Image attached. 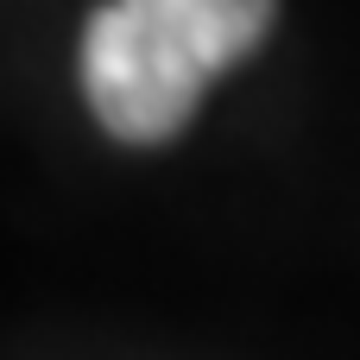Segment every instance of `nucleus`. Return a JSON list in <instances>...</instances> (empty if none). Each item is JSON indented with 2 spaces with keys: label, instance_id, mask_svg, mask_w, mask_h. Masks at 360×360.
Segmentation results:
<instances>
[{
  "label": "nucleus",
  "instance_id": "obj_1",
  "mask_svg": "<svg viewBox=\"0 0 360 360\" xmlns=\"http://www.w3.org/2000/svg\"><path fill=\"white\" fill-rule=\"evenodd\" d=\"M278 0H108L82 32V95L127 146L177 139L202 89L272 32Z\"/></svg>",
  "mask_w": 360,
  "mask_h": 360
}]
</instances>
